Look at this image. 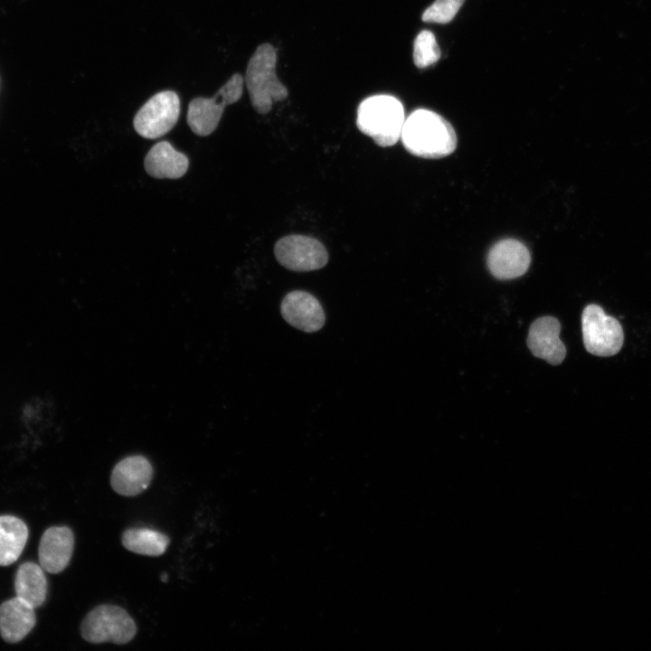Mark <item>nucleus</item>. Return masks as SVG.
Segmentation results:
<instances>
[{
	"instance_id": "nucleus-9",
	"label": "nucleus",
	"mask_w": 651,
	"mask_h": 651,
	"mask_svg": "<svg viewBox=\"0 0 651 651\" xmlns=\"http://www.w3.org/2000/svg\"><path fill=\"white\" fill-rule=\"evenodd\" d=\"M280 312L287 323L307 333L320 330L326 315L316 297L303 290H293L282 299Z\"/></svg>"
},
{
	"instance_id": "nucleus-19",
	"label": "nucleus",
	"mask_w": 651,
	"mask_h": 651,
	"mask_svg": "<svg viewBox=\"0 0 651 651\" xmlns=\"http://www.w3.org/2000/svg\"><path fill=\"white\" fill-rule=\"evenodd\" d=\"M440 57V49L434 34L428 30L421 31L413 43V61L418 68H426Z\"/></svg>"
},
{
	"instance_id": "nucleus-2",
	"label": "nucleus",
	"mask_w": 651,
	"mask_h": 651,
	"mask_svg": "<svg viewBox=\"0 0 651 651\" xmlns=\"http://www.w3.org/2000/svg\"><path fill=\"white\" fill-rule=\"evenodd\" d=\"M401 102L393 96L374 95L363 99L357 108L356 126L376 145L387 147L401 138L405 121Z\"/></svg>"
},
{
	"instance_id": "nucleus-7",
	"label": "nucleus",
	"mask_w": 651,
	"mask_h": 651,
	"mask_svg": "<svg viewBox=\"0 0 651 651\" xmlns=\"http://www.w3.org/2000/svg\"><path fill=\"white\" fill-rule=\"evenodd\" d=\"M180 115V99L173 90L152 96L136 114L133 125L141 137L155 139L165 135L176 124Z\"/></svg>"
},
{
	"instance_id": "nucleus-4",
	"label": "nucleus",
	"mask_w": 651,
	"mask_h": 651,
	"mask_svg": "<svg viewBox=\"0 0 651 651\" xmlns=\"http://www.w3.org/2000/svg\"><path fill=\"white\" fill-rule=\"evenodd\" d=\"M84 640L91 644L111 642L124 645L137 634V625L121 607L102 604L90 610L80 625Z\"/></svg>"
},
{
	"instance_id": "nucleus-16",
	"label": "nucleus",
	"mask_w": 651,
	"mask_h": 651,
	"mask_svg": "<svg viewBox=\"0 0 651 651\" xmlns=\"http://www.w3.org/2000/svg\"><path fill=\"white\" fill-rule=\"evenodd\" d=\"M40 564L24 562L19 566L14 579L16 597L34 609L40 607L47 595V580Z\"/></svg>"
},
{
	"instance_id": "nucleus-13",
	"label": "nucleus",
	"mask_w": 651,
	"mask_h": 651,
	"mask_svg": "<svg viewBox=\"0 0 651 651\" xmlns=\"http://www.w3.org/2000/svg\"><path fill=\"white\" fill-rule=\"evenodd\" d=\"M153 477L150 461L141 455L126 457L116 464L110 485L113 490L124 496H136L147 488Z\"/></svg>"
},
{
	"instance_id": "nucleus-11",
	"label": "nucleus",
	"mask_w": 651,
	"mask_h": 651,
	"mask_svg": "<svg viewBox=\"0 0 651 651\" xmlns=\"http://www.w3.org/2000/svg\"><path fill=\"white\" fill-rule=\"evenodd\" d=\"M530 262L531 256L527 248L513 239L498 241L487 256L489 270L499 279H512L524 275Z\"/></svg>"
},
{
	"instance_id": "nucleus-5",
	"label": "nucleus",
	"mask_w": 651,
	"mask_h": 651,
	"mask_svg": "<svg viewBox=\"0 0 651 651\" xmlns=\"http://www.w3.org/2000/svg\"><path fill=\"white\" fill-rule=\"evenodd\" d=\"M244 80L233 74L212 98L197 97L188 105L187 124L197 136L205 137L217 127L226 106L237 102L243 91Z\"/></svg>"
},
{
	"instance_id": "nucleus-14",
	"label": "nucleus",
	"mask_w": 651,
	"mask_h": 651,
	"mask_svg": "<svg viewBox=\"0 0 651 651\" xmlns=\"http://www.w3.org/2000/svg\"><path fill=\"white\" fill-rule=\"evenodd\" d=\"M35 622L34 608L18 597L0 606V634L5 642L21 641L33 628Z\"/></svg>"
},
{
	"instance_id": "nucleus-6",
	"label": "nucleus",
	"mask_w": 651,
	"mask_h": 651,
	"mask_svg": "<svg viewBox=\"0 0 651 651\" xmlns=\"http://www.w3.org/2000/svg\"><path fill=\"white\" fill-rule=\"evenodd\" d=\"M581 329L585 349L591 354L609 357L620 351L624 342L622 326L601 307L590 304L584 308Z\"/></svg>"
},
{
	"instance_id": "nucleus-21",
	"label": "nucleus",
	"mask_w": 651,
	"mask_h": 651,
	"mask_svg": "<svg viewBox=\"0 0 651 651\" xmlns=\"http://www.w3.org/2000/svg\"><path fill=\"white\" fill-rule=\"evenodd\" d=\"M161 580H162L163 581H166V580H167V575H166V574L162 575V576H161Z\"/></svg>"
},
{
	"instance_id": "nucleus-17",
	"label": "nucleus",
	"mask_w": 651,
	"mask_h": 651,
	"mask_svg": "<svg viewBox=\"0 0 651 651\" xmlns=\"http://www.w3.org/2000/svg\"><path fill=\"white\" fill-rule=\"evenodd\" d=\"M28 528L24 521L13 515L0 516V566L17 561L26 544Z\"/></svg>"
},
{
	"instance_id": "nucleus-1",
	"label": "nucleus",
	"mask_w": 651,
	"mask_h": 651,
	"mask_svg": "<svg viewBox=\"0 0 651 651\" xmlns=\"http://www.w3.org/2000/svg\"><path fill=\"white\" fill-rule=\"evenodd\" d=\"M401 139L408 152L424 158L448 156L457 146L452 126L439 114L423 108L405 118Z\"/></svg>"
},
{
	"instance_id": "nucleus-18",
	"label": "nucleus",
	"mask_w": 651,
	"mask_h": 651,
	"mask_svg": "<svg viewBox=\"0 0 651 651\" xmlns=\"http://www.w3.org/2000/svg\"><path fill=\"white\" fill-rule=\"evenodd\" d=\"M121 542L129 552L146 556H160L165 552L170 539L156 530L129 528L122 533Z\"/></svg>"
},
{
	"instance_id": "nucleus-12",
	"label": "nucleus",
	"mask_w": 651,
	"mask_h": 651,
	"mask_svg": "<svg viewBox=\"0 0 651 651\" xmlns=\"http://www.w3.org/2000/svg\"><path fill=\"white\" fill-rule=\"evenodd\" d=\"M74 547V535L67 526L48 528L41 537L38 558L42 568L50 573L61 572L70 563Z\"/></svg>"
},
{
	"instance_id": "nucleus-15",
	"label": "nucleus",
	"mask_w": 651,
	"mask_h": 651,
	"mask_svg": "<svg viewBox=\"0 0 651 651\" xmlns=\"http://www.w3.org/2000/svg\"><path fill=\"white\" fill-rule=\"evenodd\" d=\"M144 165L146 173L155 178L177 179L189 165L188 157L175 150L168 141L156 143L146 154Z\"/></svg>"
},
{
	"instance_id": "nucleus-3",
	"label": "nucleus",
	"mask_w": 651,
	"mask_h": 651,
	"mask_svg": "<svg viewBox=\"0 0 651 651\" xmlns=\"http://www.w3.org/2000/svg\"><path fill=\"white\" fill-rule=\"evenodd\" d=\"M277 53L269 43L258 46L250 57L245 83L253 108L259 114L269 113L274 102L288 97V90L276 74Z\"/></svg>"
},
{
	"instance_id": "nucleus-10",
	"label": "nucleus",
	"mask_w": 651,
	"mask_h": 651,
	"mask_svg": "<svg viewBox=\"0 0 651 651\" xmlns=\"http://www.w3.org/2000/svg\"><path fill=\"white\" fill-rule=\"evenodd\" d=\"M561 324L553 316L537 318L530 326L527 344L532 354L552 365H559L566 356V348L560 339Z\"/></svg>"
},
{
	"instance_id": "nucleus-8",
	"label": "nucleus",
	"mask_w": 651,
	"mask_h": 651,
	"mask_svg": "<svg viewBox=\"0 0 651 651\" xmlns=\"http://www.w3.org/2000/svg\"><path fill=\"white\" fill-rule=\"evenodd\" d=\"M274 254L280 265L297 272L320 269L328 262V253L323 243L300 234L279 239L275 244Z\"/></svg>"
},
{
	"instance_id": "nucleus-20",
	"label": "nucleus",
	"mask_w": 651,
	"mask_h": 651,
	"mask_svg": "<svg viewBox=\"0 0 651 651\" xmlns=\"http://www.w3.org/2000/svg\"><path fill=\"white\" fill-rule=\"evenodd\" d=\"M465 0H436L422 14L424 22L447 24L450 22Z\"/></svg>"
}]
</instances>
